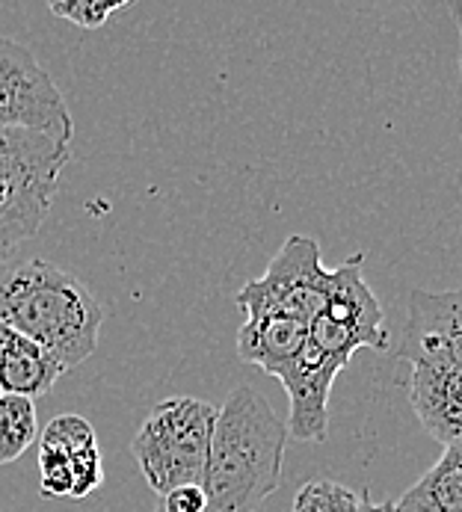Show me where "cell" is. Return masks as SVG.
<instances>
[{
	"label": "cell",
	"mask_w": 462,
	"mask_h": 512,
	"mask_svg": "<svg viewBox=\"0 0 462 512\" xmlns=\"http://www.w3.org/2000/svg\"><path fill=\"white\" fill-rule=\"evenodd\" d=\"M365 510V492H353L344 483L317 477L297 489L291 512H362Z\"/></svg>",
	"instance_id": "cell-15"
},
{
	"label": "cell",
	"mask_w": 462,
	"mask_h": 512,
	"mask_svg": "<svg viewBox=\"0 0 462 512\" xmlns=\"http://www.w3.org/2000/svg\"><path fill=\"white\" fill-rule=\"evenodd\" d=\"M365 255L356 252L335 267L326 305L308 326V341L335 365L347 367L356 350H388V329L377 293L362 273Z\"/></svg>",
	"instance_id": "cell-5"
},
{
	"label": "cell",
	"mask_w": 462,
	"mask_h": 512,
	"mask_svg": "<svg viewBox=\"0 0 462 512\" xmlns=\"http://www.w3.org/2000/svg\"><path fill=\"white\" fill-rule=\"evenodd\" d=\"M0 397H3V391H0Z\"/></svg>",
	"instance_id": "cell-20"
},
{
	"label": "cell",
	"mask_w": 462,
	"mask_h": 512,
	"mask_svg": "<svg viewBox=\"0 0 462 512\" xmlns=\"http://www.w3.org/2000/svg\"><path fill=\"white\" fill-rule=\"evenodd\" d=\"M220 409L199 397L157 403L131 441L134 459L160 498L181 486H202Z\"/></svg>",
	"instance_id": "cell-4"
},
{
	"label": "cell",
	"mask_w": 462,
	"mask_h": 512,
	"mask_svg": "<svg viewBox=\"0 0 462 512\" xmlns=\"http://www.w3.org/2000/svg\"><path fill=\"white\" fill-rule=\"evenodd\" d=\"M448 12L454 15V21H457V30H460V74H462V0L448 3Z\"/></svg>",
	"instance_id": "cell-19"
},
{
	"label": "cell",
	"mask_w": 462,
	"mask_h": 512,
	"mask_svg": "<svg viewBox=\"0 0 462 512\" xmlns=\"http://www.w3.org/2000/svg\"><path fill=\"white\" fill-rule=\"evenodd\" d=\"M335 285V267H323L320 243L306 234H291L273 255L261 279L246 282L234 293L237 308L282 311L311 326Z\"/></svg>",
	"instance_id": "cell-7"
},
{
	"label": "cell",
	"mask_w": 462,
	"mask_h": 512,
	"mask_svg": "<svg viewBox=\"0 0 462 512\" xmlns=\"http://www.w3.org/2000/svg\"><path fill=\"white\" fill-rule=\"evenodd\" d=\"M104 317L107 308L69 270L42 258L0 264V320L66 370L95 353Z\"/></svg>",
	"instance_id": "cell-2"
},
{
	"label": "cell",
	"mask_w": 462,
	"mask_h": 512,
	"mask_svg": "<svg viewBox=\"0 0 462 512\" xmlns=\"http://www.w3.org/2000/svg\"><path fill=\"white\" fill-rule=\"evenodd\" d=\"M394 507L397 512H462V441L445 447L439 462Z\"/></svg>",
	"instance_id": "cell-12"
},
{
	"label": "cell",
	"mask_w": 462,
	"mask_h": 512,
	"mask_svg": "<svg viewBox=\"0 0 462 512\" xmlns=\"http://www.w3.org/2000/svg\"><path fill=\"white\" fill-rule=\"evenodd\" d=\"M406 329L442 335L462 356V285L454 291H412Z\"/></svg>",
	"instance_id": "cell-13"
},
{
	"label": "cell",
	"mask_w": 462,
	"mask_h": 512,
	"mask_svg": "<svg viewBox=\"0 0 462 512\" xmlns=\"http://www.w3.org/2000/svg\"><path fill=\"white\" fill-rule=\"evenodd\" d=\"M39 439V415L30 397H0V465L21 459Z\"/></svg>",
	"instance_id": "cell-14"
},
{
	"label": "cell",
	"mask_w": 462,
	"mask_h": 512,
	"mask_svg": "<svg viewBox=\"0 0 462 512\" xmlns=\"http://www.w3.org/2000/svg\"><path fill=\"white\" fill-rule=\"evenodd\" d=\"M205 507H208V501H205L202 486H181V489H172L169 495H163L154 512H205Z\"/></svg>",
	"instance_id": "cell-17"
},
{
	"label": "cell",
	"mask_w": 462,
	"mask_h": 512,
	"mask_svg": "<svg viewBox=\"0 0 462 512\" xmlns=\"http://www.w3.org/2000/svg\"><path fill=\"white\" fill-rule=\"evenodd\" d=\"M306 341L308 323L303 320L282 311H246V323L237 332V356L279 379L282 370L297 362Z\"/></svg>",
	"instance_id": "cell-10"
},
{
	"label": "cell",
	"mask_w": 462,
	"mask_h": 512,
	"mask_svg": "<svg viewBox=\"0 0 462 512\" xmlns=\"http://www.w3.org/2000/svg\"><path fill=\"white\" fill-rule=\"evenodd\" d=\"M288 427L252 385H237L220 409L208 468L205 512H258L282 486Z\"/></svg>",
	"instance_id": "cell-1"
},
{
	"label": "cell",
	"mask_w": 462,
	"mask_h": 512,
	"mask_svg": "<svg viewBox=\"0 0 462 512\" xmlns=\"http://www.w3.org/2000/svg\"><path fill=\"white\" fill-rule=\"evenodd\" d=\"M128 0H72V3H51V12L75 27H83V30H98L107 24V18L119 9H125Z\"/></svg>",
	"instance_id": "cell-16"
},
{
	"label": "cell",
	"mask_w": 462,
	"mask_h": 512,
	"mask_svg": "<svg viewBox=\"0 0 462 512\" xmlns=\"http://www.w3.org/2000/svg\"><path fill=\"white\" fill-rule=\"evenodd\" d=\"M69 146L27 128L0 131V264L36 237L57 196Z\"/></svg>",
	"instance_id": "cell-3"
},
{
	"label": "cell",
	"mask_w": 462,
	"mask_h": 512,
	"mask_svg": "<svg viewBox=\"0 0 462 512\" xmlns=\"http://www.w3.org/2000/svg\"><path fill=\"white\" fill-rule=\"evenodd\" d=\"M397 356L409 362V403L427 436L451 447L462 441V356L433 332L403 329Z\"/></svg>",
	"instance_id": "cell-6"
},
{
	"label": "cell",
	"mask_w": 462,
	"mask_h": 512,
	"mask_svg": "<svg viewBox=\"0 0 462 512\" xmlns=\"http://www.w3.org/2000/svg\"><path fill=\"white\" fill-rule=\"evenodd\" d=\"M6 128L39 131L66 146L75 137L63 89L27 45L0 36V131Z\"/></svg>",
	"instance_id": "cell-8"
},
{
	"label": "cell",
	"mask_w": 462,
	"mask_h": 512,
	"mask_svg": "<svg viewBox=\"0 0 462 512\" xmlns=\"http://www.w3.org/2000/svg\"><path fill=\"white\" fill-rule=\"evenodd\" d=\"M362 512H397V507H394V501H374L365 492V510Z\"/></svg>",
	"instance_id": "cell-18"
},
{
	"label": "cell",
	"mask_w": 462,
	"mask_h": 512,
	"mask_svg": "<svg viewBox=\"0 0 462 512\" xmlns=\"http://www.w3.org/2000/svg\"><path fill=\"white\" fill-rule=\"evenodd\" d=\"M66 373L48 350L0 320V391L18 397H42Z\"/></svg>",
	"instance_id": "cell-11"
},
{
	"label": "cell",
	"mask_w": 462,
	"mask_h": 512,
	"mask_svg": "<svg viewBox=\"0 0 462 512\" xmlns=\"http://www.w3.org/2000/svg\"><path fill=\"white\" fill-rule=\"evenodd\" d=\"M104 480L98 439L80 415H57L42 430L39 447V489L45 498H89Z\"/></svg>",
	"instance_id": "cell-9"
}]
</instances>
